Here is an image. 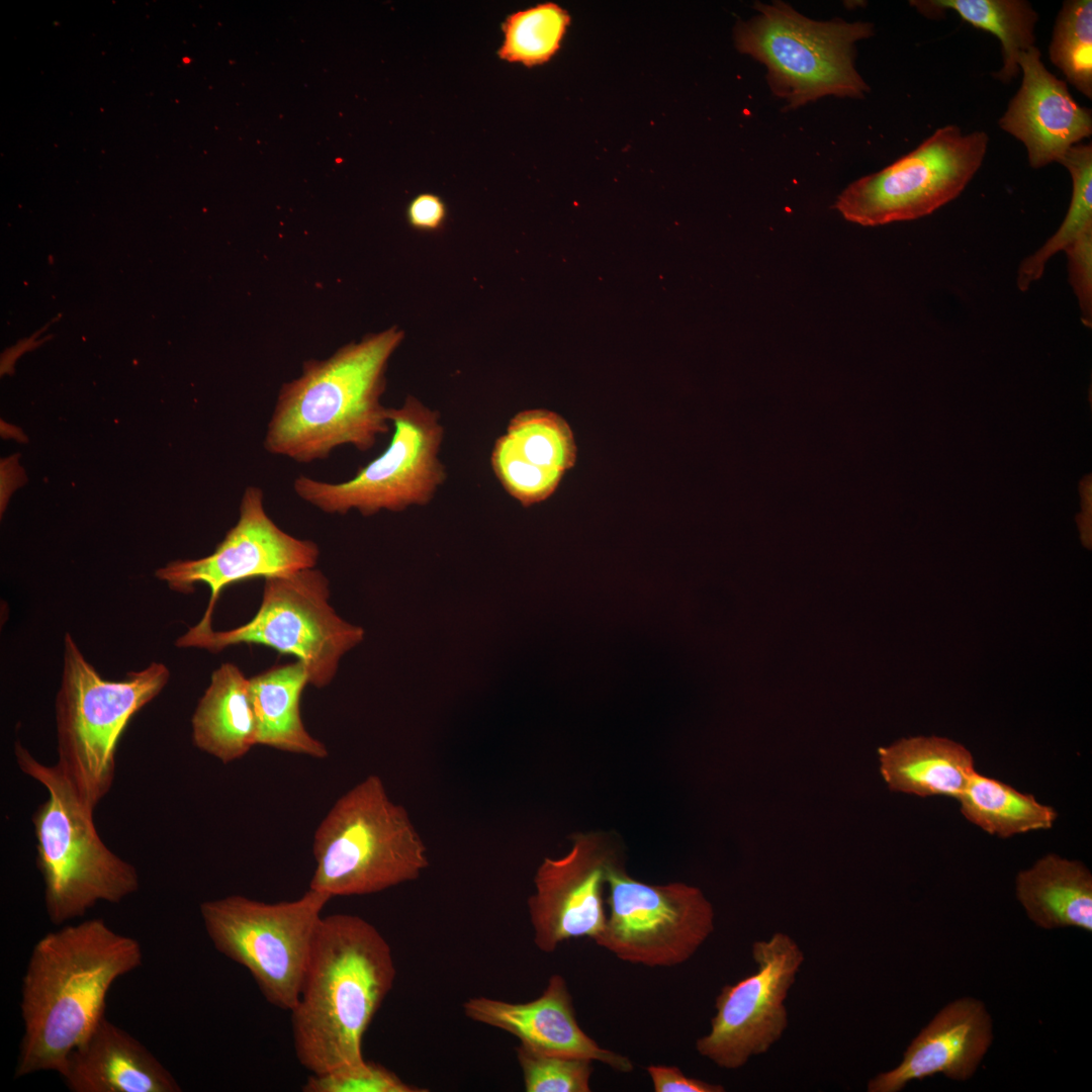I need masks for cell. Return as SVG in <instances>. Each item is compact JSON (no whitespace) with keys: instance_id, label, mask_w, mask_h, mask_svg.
Instances as JSON below:
<instances>
[{"instance_id":"cell-1","label":"cell","mask_w":1092,"mask_h":1092,"mask_svg":"<svg viewBox=\"0 0 1092 1092\" xmlns=\"http://www.w3.org/2000/svg\"><path fill=\"white\" fill-rule=\"evenodd\" d=\"M143 964L140 942L112 930L102 918L43 935L22 978L24 1033L15 1078L60 1073L68 1055L105 1016L112 984Z\"/></svg>"},{"instance_id":"cell-2","label":"cell","mask_w":1092,"mask_h":1092,"mask_svg":"<svg viewBox=\"0 0 1092 1092\" xmlns=\"http://www.w3.org/2000/svg\"><path fill=\"white\" fill-rule=\"evenodd\" d=\"M396 977L391 948L351 914L322 916L291 1012L296 1058L311 1074L363 1063L364 1034Z\"/></svg>"},{"instance_id":"cell-3","label":"cell","mask_w":1092,"mask_h":1092,"mask_svg":"<svg viewBox=\"0 0 1092 1092\" xmlns=\"http://www.w3.org/2000/svg\"><path fill=\"white\" fill-rule=\"evenodd\" d=\"M402 339L393 327L343 346L328 359L304 362L300 376L279 390L265 450L298 463L327 459L345 445L370 450L389 432L381 396L388 360Z\"/></svg>"},{"instance_id":"cell-4","label":"cell","mask_w":1092,"mask_h":1092,"mask_svg":"<svg viewBox=\"0 0 1092 1092\" xmlns=\"http://www.w3.org/2000/svg\"><path fill=\"white\" fill-rule=\"evenodd\" d=\"M20 770L48 791L32 815L36 867L44 905L55 924L86 914L96 903H119L140 887L135 868L109 849L87 806L56 763L37 760L20 742L14 745Z\"/></svg>"},{"instance_id":"cell-5","label":"cell","mask_w":1092,"mask_h":1092,"mask_svg":"<svg viewBox=\"0 0 1092 1092\" xmlns=\"http://www.w3.org/2000/svg\"><path fill=\"white\" fill-rule=\"evenodd\" d=\"M309 889L336 896L374 894L415 881L429 867L407 811L370 775L333 805L312 841Z\"/></svg>"},{"instance_id":"cell-6","label":"cell","mask_w":1092,"mask_h":1092,"mask_svg":"<svg viewBox=\"0 0 1092 1092\" xmlns=\"http://www.w3.org/2000/svg\"><path fill=\"white\" fill-rule=\"evenodd\" d=\"M169 678L170 670L162 662H151L118 680L103 678L72 635L65 634L63 672L55 703L57 764L93 810L113 785L121 734Z\"/></svg>"},{"instance_id":"cell-7","label":"cell","mask_w":1092,"mask_h":1092,"mask_svg":"<svg viewBox=\"0 0 1092 1092\" xmlns=\"http://www.w3.org/2000/svg\"><path fill=\"white\" fill-rule=\"evenodd\" d=\"M754 8L756 15L737 22L735 46L765 66L769 88L787 109L829 95L863 98L869 86L854 67V43L874 34L872 23L814 20L783 1Z\"/></svg>"},{"instance_id":"cell-8","label":"cell","mask_w":1092,"mask_h":1092,"mask_svg":"<svg viewBox=\"0 0 1092 1092\" xmlns=\"http://www.w3.org/2000/svg\"><path fill=\"white\" fill-rule=\"evenodd\" d=\"M329 598V580L314 567L266 577L252 620L226 631L192 626L175 645L214 653L236 644H262L295 656L307 669L308 684L321 689L332 681L342 656L364 635L362 628L335 612Z\"/></svg>"},{"instance_id":"cell-9","label":"cell","mask_w":1092,"mask_h":1092,"mask_svg":"<svg viewBox=\"0 0 1092 1092\" xmlns=\"http://www.w3.org/2000/svg\"><path fill=\"white\" fill-rule=\"evenodd\" d=\"M332 898L309 889L292 901L266 903L241 895L200 905L218 952L249 971L265 999L291 1010L298 998L322 911Z\"/></svg>"},{"instance_id":"cell-10","label":"cell","mask_w":1092,"mask_h":1092,"mask_svg":"<svg viewBox=\"0 0 1092 1092\" xmlns=\"http://www.w3.org/2000/svg\"><path fill=\"white\" fill-rule=\"evenodd\" d=\"M388 419L394 432L379 456L343 482L299 475L293 481L295 494L327 514L355 510L365 517L429 504L447 476L439 458L444 438L440 415L408 395L401 406L388 408Z\"/></svg>"},{"instance_id":"cell-11","label":"cell","mask_w":1092,"mask_h":1092,"mask_svg":"<svg viewBox=\"0 0 1092 1092\" xmlns=\"http://www.w3.org/2000/svg\"><path fill=\"white\" fill-rule=\"evenodd\" d=\"M989 143L984 131L937 128L915 150L849 184L835 208L863 226L913 220L957 198L980 169Z\"/></svg>"},{"instance_id":"cell-12","label":"cell","mask_w":1092,"mask_h":1092,"mask_svg":"<svg viewBox=\"0 0 1092 1092\" xmlns=\"http://www.w3.org/2000/svg\"><path fill=\"white\" fill-rule=\"evenodd\" d=\"M605 927L595 942L619 960L650 968L689 961L715 929V912L697 887L652 885L631 877L624 860L607 876Z\"/></svg>"},{"instance_id":"cell-13","label":"cell","mask_w":1092,"mask_h":1092,"mask_svg":"<svg viewBox=\"0 0 1092 1092\" xmlns=\"http://www.w3.org/2000/svg\"><path fill=\"white\" fill-rule=\"evenodd\" d=\"M751 956L755 972L720 990L710 1030L696 1040V1051L722 1069L742 1068L782 1038L789 1025L785 1002L805 960L785 932L754 941Z\"/></svg>"},{"instance_id":"cell-14","label":"cell","mask_w":1092,"mask_h":1092,"mask_svg":"<svg viewBox=\"0 0 1092 1092\" xmlns=\"http://www.w3.org/2000/svg\"><path fill=\"white\" fill-rule=\"evenodd\" d=\"M239 513L238 522L210 555L175 560L156 571L174 592L191 593L196 583L209 587L205 613L194 625L198 629L212 628L214 608L228 585L313 568L317 562L320 549L313 541L291 536L268 516L260 487H246Z\"/></svg>"},{"instance_id":"cell-15","label":"cell","mask_w":1092,"mask_h":1092,"mask_svg":"<svg viewBox=\"0 0 1092 1092\" xmlns=\"http://www.w3.org/2000/svg\"><path fill=\"white\" fill-rule=\"evenodd\" d=\"M622 860L615 837L598 831L572 835L565 855L542 860L527 902L539 950L550 953L566 940H595L601 934L607 919V876Z\"/></svg>"},{"instance_id":"cell-16","label":"cell","mask_w":1092,"mask_h":1092,"mask_svg":"<svg viewBox=\"0 0 1092 1092\" xmlns=\"http://www.w3.org/2000/svg\"><path fill=\"white\" fill-rule=\"evenodd\" d=\"M469 1019L502 1029L527 1046L550 1055L589 1059L620 1073L634 1069L632 1061L601 1046L579 1026L565 979L554 974L543 993L524 1003L472 997L463 1005Z\"/></svg>"},{"instance_id":"cell-17","label":"cell","mask_w":1092,"mask_h":1092,"mask_svg":"<svg viewBox=\"0 0 1092 1092\" xmlns=\"http://www.w3.org/2000/svg\"><path fill=\"white\" fill-rule=\"evenodd\" d=\"M1021 86L999 120V126L1026 148L1029 165L1059 162L1074 145L1092 133V114L1071 96L1066 82L1043 65L1033 46L1021 52Z\"/></svg>"},{"instance_id":"cell-18","label":"cell","mask_w":1092,"mask_h":1092,"mask_svg":"<svg viewBox=\"0 0 1092 1092\" xmlns=\"http://www.w3.org/2000/svg\"><path fill=\"white\" fill-rule=\"evenodd\" d=\"M993 1040V1023L984 1003L956 999L941 1008L912 1039L900 1064L877 1074L869 1092H899L915 1080L942 1074L967 1081L976 1072Z\"/></svg>"},{"instance_id":"cell-19","label":"cell","mask_w":1092,"mask_h":1092,"mask_svg":"<svg viewBox=\"0 0 1092 1092\" xmlns=\"http://www.w3.org/2000/svg\"><path fill=\"white\" fill-rule=\"evenodd\" d=\"M577 447L567 421L545 408L526 410L510 421L494 442L490 463L504 489L523 507L546 500L576 462Z\"/></svg>"},{"instance_id":"cell-20","label":"cell","mask_w":1092,"mask_h":1092,"mask_svg":"<svg viewBox=\"0 0 1092 1092\" xmlns=\"http://www.w3.org/2000/svg\"><path fill=\"white\" fill-rule=\"evenodd\" d=\"M72 1092H180L161 1062L104 1016L59 1073Z\"/></svg>"},{"instance_id":"cell-21","label":"cell","mask_w":1092,"mask_h":1092,"mask_svg":"<svg viewBox=\"0 0 1092 1092\" xmlns=\"http://www.w3.org/2000/svg\"><path fill=\"white\" fill-rule=\"evenodd\" d=\"M879 759L891 791L919 797L958 799L976 771L965 746L936 736L903 738L879 748Z\"/></svg>"},{"instance_id":"cell-22","label":"cell","mask_w":1092,"mask_h":1092,"mask_svg":"<svg viewBox=\"0 0 1092 1092\" xmlns=\"http://www.w3.org/2000/svg\"><path fill=\"white\" fill-rule=\"evenodd\" d=\"M191 728L193 744L225 764L256 745L250 681L237 665L225 662L212 672L192 715Z\"/></svg>"},{"instance_id":"cell-23","label":"cell","mask_w":1092,"mask_h":1092,"mask_svg":"<svg viewBox=\"0 0 1092 1092\" xmlns=\"http://www.w3.org/2000/svg\"><path fill=\"white\" fill-rule=\"evenodd\" d=\"M1015 893L1038 927L1092 932V875L1081 861L1048 854L1018 873Z\"/></svg>"},{"instance_id":"cell-24","label":"cell","mask_w":1092,"mask_h":1092,"mask_svg":"<svg viewBox=\"0 0 1092 1092\" xmlns=\"http://www.w3.org/2000/svg\"><path fill=\"white\" fill-rule=\"evenodd\" d=\"M249 681L256 745L314 758L328 756L326 745L307 732L301 719L300 697L308 684L301 661L276 665Z\"/></svg>"},{"instance_id":"cell-25","label":"cell","mask_w":1092,"mask_h":1092,"mask_svg":"<svg viewBox=\"0 0 1092 1092\" xmlns=\"http://www.w3.org/2000/svg\"><path fill=\"white\" fill-rule=\"evenodd\" d=\"M967 820L991 835L1007 838L1049 829L1057 812L1011 786L975 771L957 799Z\"/></svg>"},{"instance_id":"cell-26","label":"cell","mask_w":1092,"mask_h":1092,"mask_svg":"<svg viewBox=\"0 0 1092 1092\" xmlns=\"http://www.w3.org/2000/svg\"><path fill=\"white\" fill-rule=\"evenodd\" d=\"M910 4L925 15L952 10L976 28L993 33L1001 42L1003 55V67L995 77L1004 83L1018 75L1020 53L1034 46L1038 15L1027 1L928 0Z\"/></svg>"},{"instance_id":"cell-27","label":"cell","mask_w":1092,"mask_h":1092,"mask_svg":"<svg viewBox=\"0 0 1092 1092\" xmlns=\"http://www.w3.org/2000/svg\"><path fill=\"white\" fill-rule=\"evenodd\" d=\"M1071 174L1072 198L1068 212L1058 231L1018 268L1016 284L1024 292L1041 278L1049 260L1065 251L1092 224V146L1077 144L1059 161Z\"/></svg>"},{"instance_id":"cell-28","label":"cell","mask_w":1092,"mask_h":1092,"mask_svg":"<svg viewBox=\"0 0 1092 1092\" xmlns=\"http://www.w3.org/2000/svg\"><path fill=\"white\" fill-rule=\"evenodd\" d=\"M569 24L568 12L552 2L514 12L503 23L497 55L527 67L542 65L558 52Z\"/></svg>"},{"instance_id":"cell-29","label":"cell","mask_w":1092,"mask_h":1092,"mask_svg":"<svg viewBox=\"0 0 1092 1092\" xmlns=\"http://www.w3.org/2000/svg\"><path fill=\"white\" fill-rule=\"evenodd\" d=\"M1052 63L1086 97H1092V1L1069 0L1057 16L1049 48Z\"/></svg>"},{"instance_id":"cell-30","label":"cell","mask_w":1092,"mask_h":1092,"mask_svg":"<svg viewBox=\"0 0 1092 1092\" xmlns=\"http://www.w3.org/2000/svg\"><path fill=\"white\" fill-rule=\"evenodd\" d=\"M516 1056L527 1092H589L594 1061L545 1054L520 1042Z\"/></svg>"},{"instance_id":"cell-31","label":"cell","mask_w":1092,"mask_h":1092,"mask_svg":"<svg viewBox=\"0 0 1092 1092\" xmlns=\"http://www.w3.org/2000/svg\"><path fill=\"white\" fill-rule=\"evenodd\" d=\"M303 1092H427L411 1085L385 1067L364 1061L323 1074H311L302 1086Z\"/></svg>"},{"instance_id":"cell-32","label":"cell","mask_w":1092,"mask_h":1092,"mask_svg":"<svg viewBox=\"0 0 1092 1092\" xmlns=\"http://www.w3.org/2000/svg\"><path fill=\"white\" fill-rule=\"evenodd\" d=\"M1069 281L1078 299L1083 325L1092 328V224L1064 251Z\"/></svg>"},{"instance_id":"cell-33","label":"cell","mask_w":1092,"mask_h":1092,"mask_svg":"<svg viewBox=\"0 0 1092 1092\" xmlns=\"http://www.w3.org/2000/svg\"><path fill=\"white\" fill-rule=\"evenodd\" d=\"M646 1071L655 1092H724V1086L687 1077L674 1066L650 1065Z\"/></svg>"},{"instance_id":"cell-34","label":"cell","mask_w":1092,"mask_h":1092,"mask_svg":"<svg viewBox=\"0 0 1092 1092\" xmlns=\"http://www.w3.org/2000/svg\"><path fill=\"white\" fill-rule=\"evenodd\" d=\"M410 224L419 231L435 232L440 230L446 219L447 209L438 195L422 193L416 196L406 210Z\"/></svg>"}]
</instances>
